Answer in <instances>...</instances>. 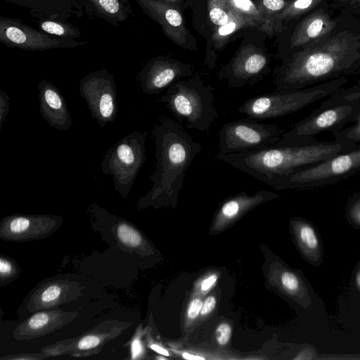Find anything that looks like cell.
Returning <instances> with one entry per match:
<instances>
[{"mask_svg": "<svg viewBox=\"0 0 360 360\" xmlns=\"http://www.w3.org/2000/svg\"><path fill=\"white\" fill-rule=\"evenodd\" d=\"M269 56L263 50L252 46L242 48L219 71V79H226L231 88L252 85L261 81L269 72Z\"/></svg>", "mask_w": 360, "mask_h": 360, "instance_id": "cell-11", "label": "cell"}, {"mask_svg": "<svg viewBox=\"0 0 360 360\" xmlns=\"http://www.w3.org/2000/svg\"><path fill=\"white\" fill-rule=\"evenodd\" d=\"M101 15L122 22L126 18L127 0H89Z\"/></svg>", "mask_w": 360, "mask_h": 360, "instance_id": "cell-22", "label": "cell"}, {"mask_svg": "<svg viewBox=\"0 0 360 360\" xmlns=\"http://www.w3.org/2000/svg\"><path fill=\"white\" fill-rule=\"evenodd\" d=\"M214 101L213 87L198 78L177 81L159 100L180 123L200 131L208 130L219 117Z\"/></svg>", "mask_w": 360, "mask_h": 360, "instance_id": "cell-4", "label": "cell"}, {"mask_svg": "<svg viewBox=\"0 0 360 360\" xmlns=\"http://www.w3.org/2000/svg\"><path fill=\"white\" fill-rule=\"evenodd\" d=\"M334 1L338 5L342 6H360V0H330Z\"/></svg>", "mask_w": 360, "mask_h": 360, "instance_id": "cell-40", "label": "cell"}, {"mask_svg": "<svg viewBox=\"0 0 360 360\" xmlns=\"http://www.w3.org/2000/svg\"><path fill=\"white\" fill-rule=\"evenodd\" d=\"M360 117V102L316 108L284 132L274 146H301L317 141L321 133L334 132L354 123Z\"/></svg>", "mask_w": 360, "mask_h": 360, "instance_id": "cell-7", "label": "cell"}, {"mask_svg": "<svg viewBox=\"0 0 360 360\" xmlns=\"http://www.w3.org/2000/svg\"><path fill=\"white\" fill-rule=\"evenodd\" d=\"M359 145L333 140L301 146H271L242 153L221 154L217 159L270 186L277 178L348 152Z\"/></svg>", "mask_w": 360, "mask_h": 360, "instance_id": "cell-3", "label": "cell"}, {"mask_svg": "<svg viewBox=\"0 0 360 360\" xmlns=\"http://www.w3.org/2000/svg\"><path fill=\"white\" fill-rule=\"evenodd\" d=\"M360 172V146L328 160L275 179L276 189H314L338 183Z\"/></svg>", "mask_w": 360, "mask_h": 360, "instance_id": "cell-6", "label": "cell"}, {"mask_svg": "<svg viewBox=\"0 0 360 360\" xmlns=\"http://www.w3.org/2000/svg\"><path fill=\"white\" fill-rule=\"evenodd\" d=\"M347 82V79L342 77L300 90L275 91L248 98L238 111L250 120H264L285 116L326 98L343 87Z\"/></svg>", "mask_w": 360, "mask_h": 360, "instance_id": "cell-5", "label": "cell"}, {"mask_svg": "<svg viewBox=\"0 0 360 360\" xmlns=\"http://www.w3.org/2000/svg\"><path fill=\"white\" fill-rule=\"evenodd\" d=\"M245 27H259V25L252 19L238 14L227 23L217 27L213 32L211 41L215 49L220 51L226 44L228 39L234 33Z\"/></svg>", "mask_w": 360, "mask_h": 360, "instance_id": "cell-21", "label": "cell"}, {"mask_svg": "<svg viewBox=\"0 0 360 360\" xmlns=\"http://www.w3.org/2000/svg\"><path fill=\"white\" fill-rule=\"evenodd\" d=\"M65 292L63 288L58 284H53L41 291L39 302L44 306H51L60 300Z\"/></svg>", "mask_w": 360, "mask_h": 360, "instance_id": "cell-31", "label": "cell"}, {"mask_svg": "<svg viewBox=\"0 0 360 360\" xmlns=\"http://www.w3.org/2000/svg\"><path fill=\"white\" fill-rule=\"evenodd\" d=\"M157 359H165L166 358H164V357H158Z\"/></svg>", "mask_w": 360, "mask_h": 360, "instance_id": "cell-45", "label": "cell"}, {"mask_svg": "<svg viewBox=\"0 0 360 360\" xmlns=\"http://www.w3.org/2000/svg\"><path fill=\"white\" fill-rule=\"evenodd\" d=\"M207 8L209 18L216 27L227 23L239 14L232 8L229 0H208Z\"/></svg>", "mask_w": 360, "mask_h": 360, "instance_id": "cell-23", "label": "cell"}, {"mask_svg": "<svg viewBox=\"0 0 360 360\" xmlns=\"http://www.w3.org/2000/svg\"><path fill=\"white\" fill-rule=\"evenodd\" d=\"M182 357L188 360H204L205 358L200 356L194 355L190 353L184 352L182 353Z\"/></svg>", "mask_w": 360, "mask_h": 360, "instance_id": "cell-43", "label": "cell"}, {"mask_svg": "<svg viewBox=\"0 0 360 360\" xmlns=\"http://www.w3.org/2000/svg\"><path fill=\"white\" fill-rule=\"evenodd\" d=\"M232 8L239 14L252 19L259 29L265 23V18L256 4L251 0H229Z\"/></svg>", "mask_w": 360, "mask_h": 360, "instance_id": "cell-25", "label": "cell"}, {"mask_svg": "<svg viewBox=\"0 0 360 360\" xmlns=\"http://www.w3.org/2000/svg\"><path fill=\"white\" fill-rule=\"evenodd\" d=\"M150 348L163 356H169L168 351L159 345L153 344L150 345Z\"/></svg>", "mask_w": 360, "mask_h": 360, "instance_id": "cell-42", "label": "cell"}, {"mask_svg": "<svg viewBox=\"0 0 360 360\" xmlns=\"http://www.w3.org/2000/svg\"><path fill=\"white\" fill-rule=\"evenodd\" d=\"M218 276L216 274H212L205 278L200 283V290L202 292H207L216 283Z\"/></svg>", "mask_w": 360, "mask_h": 360, "instance_id": "cell-37", "label": "cell"}, {"mask_svg": "<svg viewBox=\"0 0 360 360\" xmlns=\"http://www.w3.org/2000/svg\"><path fill=\"white\" fill-rule=\"evenodd\" d=\"M152 134L156 160L155 170L150 176L153 186L140 199L139 205L174 203L186 172L202 147L179 123L168 117L162 120Z\"/></svg>", "mask_w": 360, "mask_h": 360, "instance_id": "cell-2", "label": "cell"}, {"mask_svg": "<svg viewBox=\"0 0 360 360\" xmlns=\"http://www.w3.org/2000/svg\"><path fill=\"white\" fill-rule=\"evenodd\" d=\"M345 215L350 226L355 229H360V193L352 195L348 199Z\"/></svg>", "mask_w": 360, "mask_h": 360, "instance_id": "cell-28", "label": "cell"}, {"mask_svg": "<svg viewBox=\"0 0 360 360\" xmlns=\"http://www.w3.org/2000/svg\"><path fill=\"white\" fill-rule=\"evenodd\" d=\"M325 1L326 0H290L285 8L271 17L260 30L270 34L279 31L283 27L284 22L313 11Z\"/></svg>", "mask_w": 360, "mask_h": 360, "instance_id": "cell-18", "label": "cell"}, {"mask_svg": "<svg viewBox=\"0 0 360 360\" xmlns=\"http://www.w3.org/2000/svg\"><path fill=\"white\" fill-rule=\"evenodd\" d=\"M80 96L86 101L91 117L100 127L115 122L118 112L114 76L105 70L91 72L80 79Z\"/></svg>", "mask_w": 360, "mask_h": 360, "instance_id": "cell-10", "label": "cell"}, {"mask_svg": "<svg viewBox=\"0 0 360 360\" xmlns=\"http://www.w3.org/2000/svg\"><path fill=\"white\" fill-rule=\"evenodd\" d=\"M39 112L42 118L52 127L64 131L72 125L68 104L58 88L42 79L37 86Z\"/></svg>", "mask_w": 360, "mask_h": 360, "instance_id": "cell-15", "label": "cell"}, {"mask_svg": "<svg viewBox=\"0 0 360 360\" xmlns=\"http://www.w3.org/2000/svg\"><path fill=\"white\" fill-rule=\"evenodd\" d=\"M352 102H360V80L349 88L342 87L330 94L318 108H324Z\"/></svg>", "mask_w": 360, "mask_h": 360, "instance_id": "cell-24", "label": "cell"}, {"mask_svg": "<svg viewBox=\"0 0 360 360\" xmlns=\"http://www.w3.org/2000/svg\"><path fill=\"white\" fill-rule=\"evenodd\" d=\"M360 68V34L334 32L282 56L274 72L275 91H296L355 72Z\"/></svg>", "mask_w": 360, "mask_h": 360, "instance_id": "cell-1", "label": "cell"}, {"mask_svg": "<svg viewBox=\"0 0 360 360\" xmlns=\"http://www.w3.org/2000/svg\"><path fill=\"white\" fill-rule=\"evenodd\" d=\"M13 266L11 263L3 258L0 259V271L1 278L8 276L11 274Z\"/></svg>", "mask_w": 360, "mask_h": 360, "instance_id": "cell-38", "label": "cell"}, {"mask_svg": "<svg viewBox=\"0 0 360 360\" xmlns=\"http://www.w3.org/2000/svg\"><path fill=\"white\" fill-rule=\"evenodd\" d=\"M337 25L328 10H314L296 26L290 38V49L294 51L330 35Z\"/></svg>", "mask_w": 360, "mask_h": 360, "instance_id": "cell-16", "label": "cell"}, {"mask_svg": "<svg viewBox=\"0 0 360 360\" xmlns=\"http://www.w3.org/2000/svg\"><path fill=\"white\" fill-rule=\"evenodd\" d=\"M59 217L52 216H11L4 219L2 228L6 236L20 237L31 234L30 228H51L56 225Z\"/></svg>", "mask_w": 360, "mask_h": 360, "instance_id": "cell-19", "label": "cell"}, {"mask_svg": "<svg viewBox=\"0 0 360 360\" xmlns=\"http://www.w3.org/2000/svg\"><path fill=\"white\" fill-rule=\"evenodd\" d=\"M160 1H161L162 2H165L166 4H168L169 5H172V3H176V2H177L179 0H160Z\"/></svg>", "mask_w": 360, "mask_h": 360, "instance_id": "cell-44", "label": "cell"}, {"mask_svg": "<svg viewBox=\"0 0 360 360\" xmlns=\"http://www.w3.org/2000/svg\"><path fill=\"white\" fill-rule=\"evenodd\" d=\"M192 75L190 65L179 60L158 57L148 62L138 75L140 86L144 94H158L179 80Z\"/></svg>", "mask_w": 360, "mask_h": 360, "instance_id": "cell-13", "label": "cell"}, {"mask_svg": "<svg viewBox=\"0 0 360 360\" xmlns=\"http://www.w3.org/2000/svg\"><path fill=\"white\" fill-rule=\"evenodd\" d=\"M143 11L156 21L165 34L174 44L195 49L196 44L186 29L183 16L174 6L160 0H136Z\"/></svg>", "mask_w": 360, "mask_h": 360, "instance_id": "cell-14", "label": "cell"}, {"mask_svg": "<svg viewBox=\"0 0 360 360\" xmlns=\"http://www.w3.org/2000/svg\"><path fill=\"white\" fill-rule=\"evenodd\" d=\"M148 132L130 133L108 149L101 163L103 174L112 177L115 190L122 198L129 193L135 179L146 161Z\"/></svg>", "mask_w": 360, "mask_h": 360, "instance_id": "cell-8", "label": "cell"}, {"mask_svg": "<svg viewBox=\"0 0 360 360\" xmlns=\"http://www.w3.org/2000/svg\"><path fill=\"white\" fill-rule=\"evenodd\" d=\"M40 28L45 32L52 35L64 37H77L78 35L77 30L74 27L62 22L51 20L42 22L40 24Z\"/></svg>", "mask_w": 360, "mask_h": 360, "instance_id": "cell-29", "label": "cell"}, {"mask_svg": "<svg viewBox=\"0 0 360 360\" xmlns=\"http://www.w3.org/2000/svg\"><path fill=\"white\" fill-rule=\"evenodd\" d=\"M9 104L8 94L4 90H0V131L9 111Z\"/></svg>", "mask_w": 360, "mask_h": 360, "instance_id": "cell-34", "label": "cell"}, {"mask_svg": "<svg viewBox=\"0 0 360 360\" xmlns=\"http://www.w3.org/2000/svg\"><path fill=\"white\" fill-rule=\"evenodd\" d=\"M354 278L355 289L360 295V261L355 267Z\"/></svg>", "mask_w": 360, "mask_h": 360, "instance_id": "cell-41", "label": "cell"}, {"mask_svg": "<svg viewBox=\"0 0 360 360\" xmlns=\"http://www.w3.org/2000/svg\"><path fill=\"white\" fill-rule=\"evenodd\" d=\"M283 133L276 124L248 120L227 122L219 132V153H242L274 146Z\"/></svg>", "mask_w": 360, "mask_h": 360, "instance_id": "cell-9", "label": "cell"}, {"mask_svg": "<svg viewBox=\"0 0 360 360\" xmlns=\"http://www.w3.org/2000/svg\"><path fill=\"white\" fill-rule=\"evenodd\" d=\"M216 305V299L214 296L207 297L202 303L200 315L207 316L210 314Z\"/></svg>", "mask_w": 360, "mask_h": 360, "instance_id": "cell-36", "label": "cell"}, {"mask_svg": "<svg viewBox=\"0 0 360 360\" xmlns=\"http://www.w3.org/2000/svg\"><path fill=\"white\" fill-rule=\"evenodd\" d=\"M288 1L286 0H257L256 4L266 20L263 26L271 17L282 11L288 4Z\"/></svg>", "mask_w": 360, "mask_h": 360, "instance_id": "cell-30", "label": "cell"}, {"mask_svg": "<svg viewBox=\"0 0 360 360\" xmlns=\"http://www.w3.org/2000/svg\"><path fill=\"white\" fill-rule=\"evenodd\" d=\"M291 226L295 240L304 259L315 267L321 266L323 259V243L316 226L302 218H293Z\"/></svg>", "mask_w": 360, "mask_h": 360, "instance_id": "cell-17", "label": "cell"}, {"mask_svg": "<svg viewBox=\"0 0 360 360\" xmlns=\"http://www.w3.org/2000/svg\"><path fill=\"white\" fill-rule=\"evenodd\" d=\"M117 234L119 240L127 246L136 248L142 243L141 234L126 223H121L118 225Z\"/></svg>", "mask_w": 360, "mask_h": 360, "instance_id": "cell-26", "label": "cell"}, {"mask_svg": "<svg viewBox=\"0 0 360 360\" xmlns=\"http://www.w3.org/2000/svg\"><path fill=\"white\" fill-rule=\"evenodd\" d=\"M142 352L141 342L139 338H134L131 343V359H137Z\"/></svg>", "mask_w": 360, "mask_h": 360, "instance_id": "cell-39", "label": "cell"}, {"mask_svg": "<svg viewBox=\"0 0 360 360\" xmlns=\"http://www.w3.org/2000/svg\"><path fill=\"white\" fill-rule=\"evenodd\" d=\"M105 335H88L80 339L77 343V349L80 350H88L96 347L101 344Z\"/></svg>", "mask_w": 360, "mask_h": 360, "instance_id": "cell-32", "label": "cell"}, {"mask_svg": "<svg viewBox=\"0 0 360 360\" xmlns=\"http://www.w3.org/2000/svg\"><path fill=\"white\" fill-rule=\"evenodd\" d=\"M63 316L58 311L39 312L19 326L18 333L22 338H34L42 335L63 324L65 320Z\"/></svg>", "mask_w": 360, "mask_h": 360, "instance_id": "cell-20", "label": "cell"}, {"mask_svg": "<svg viewBox=\"0 0 360 360\" xmlns=\"http://www.w3.org/2000/svg\"><path fill=\"white\" fill-rule=\"evenodd\" d=\"M0 40L8 46L30 51H44L55 48L82 45L72 39L53 38L16 20L0 18Z\"/></svg>", "mask_w": 360, "mask_h": 360, "instance_id": "cell-12", "label": "cell"}, {"mask_svg": "<svg viewBox=\"0 0 360 360\" xmlns=\"http://www.w3.org/2000/svg\"><path fill=\"white\" fill-rule=\"evenodd\" d=\"M203 302L200 298L193 299L187 309V318L189 320H195L200 314Z\"/></svg>", "mask_w": 360, "mask_h": 360, "instance_id": "cell-35", "label": "cell"}, {"mask_svg": "<svg viewBox=\"0 0 360 360\" xmlns=\"http://www.w3.org/2000/svg\"><path fill=\"white\" fill-rule=\"evenodd\" d=\"M334 139L347 143H360V117L353 124L332 132Z\"/></svg>", "mask_w": 360, "mask_h": 360, "instance_id": "cell-27", "label": "cell"}, {"mask_svg": "<svg viewBox=\"0 0 360 360\" xmlns=\"http://www.w3.org/2000/svg\"><path fill=\"white\" fill-rule=\"evenodd\" d=\"M231 327L227 323H222L218 326L215 330V338L220 345H226L231 336Z\"/></svg>", "mask_w": 360, "mask_h": 360, "instance_id": "cell-33", "label": "cell"}]
</instances>
